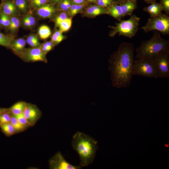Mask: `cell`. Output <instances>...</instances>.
I'll use <instances>...</instances> for the list:
<instances>
[{
  "instance_id": "ba28073f",
  "label": "cell",
  "mask_w": 169,
  "mask_h": 169,
  "mask_svg": "<svg viewBox=\"0 0 169 169\" xmlns=\"http://www.w3.org/2000/svg\"><path fill=\"white\" fill-rule=\"evenodd\" d=\"M19 57L26 62L41 61L45 63L47 62L46 55L43 53L39 47L26 48Z\"/></svg>"
},
{
  "instance_id": "d6a6232c",
  "label": "cell",
  "mask_w": 169,
  "mask_h": 169,
  "mask_svg": "<svg viewBox=\"0 0 169 169\" xmlns=\"http://www.w3.org/2000/svg\"><path fill=\"white\" fill-rule=\"evenodd\" d=\"M69 16L68 12H61L55 19V23L56 27H58L60 23L69 17Z\"/></svg>"
},
{
  "instance_id": "2e32d148",
  "label": "cell",
  "mask_w": 169,
  "mask_h": 169,
  "mask_svg": "<svg viewBox=\"0 0 169 169\" xmlns=\"http://www.w3.org/2000/svg\"><path fill=\"white\" fill-rule=\"evenodd\" d=\"M107 14L120 21L124 17L120 6L117 2L106 8Z\"/></svg>"
},
{
  "instance_id": "e0dca14e",
  "label": "cell",
  "mask_w": 169,
  "mask_h": 169,
  "mask_svg": "<svg viewBox=\"0 0 169 169\" xmlns=\"http://www.w3.org/2000/svg\"><path fill=\"white\" fill-rule=\"evenodd\" d=\"M143 10L148 13L151 18H153L161 15L162 10L159 3L156 2L152 3L143 8Z\"/></svg>"
},
{
  "instance_id": "f546056e",
  "label": "cell",
  "mask_w": 169,
  "mask_h": 169,
  "mask_svg": "<svg viewBox=\"0 0 169 169\" xmlns=\"http://www.w3.org/2000/svg\"><path fill=\"white\" fill-rule=\"evenodd\" d=\"M30 8L34 9L40 7L47 3H49V0H27Z\"/></svg>"
},
{
  "instance_id": "ee69618b",
  "label": "cell",
  "mask_w": 169,
  "mask_h": 169,
  "mask_svg": "<svg viewBox=\"0 0 169 169\" xmlns=\"http://www.w3.org/2000/svg\"><path fill=\"white\" fill-rule=\"evenodd\" d=\"M125 0H118L117 1L119 2H122V1H124Z\"/></svg>"
},
{
  "instance_id": "b9f144b4",
  "label": "cell",
  "mask_w": 169,
  "mask_h": 169,
  "mask_svg": "<svg viewBox=\"0 0 169 169\" xmlns=\"http://www.w3.org/2000/svg\"><path fill=\"white\" fill-rule=\"evenodd\" d=\"M156 0H146L145 1L148 4H151L155 2Z\"/></svg>"
},
{
  "instance_id": "44dd1931",
  "label": "cell",
  "mask_w": 169,
  "mask_h": 169,
  "mask_svg": "<svg viewBox=\"0 0 169 169\" xmlns=\"http://www.w3.org/2000/svg\"><path fill=\"white\" fill-rule=\"evenodd\" d=\"M16 9L19 13H26L30 8L27 0H13Z\"/></svg>"
},
{
  "instance_id": "836d02e7",
  "label": "cell",
  "mask_w": 169,
  "mask_h": 169,
  "mask_svg": "<svg viewBox=\"0 0 169 169\" xmlns=\"http://www.w3.org/2000/svg\"><path fill=\"white\" fill-rule=\"evenodd\" d=\"M116 2L115 0H96L95 4L106 8Z\"/></svg>"
},
{
  "instance_id": "484cf974",
  "label": "cell",
  "mask_w": 169,
  "mask_h": 169,
  "mask_svg": "<svg viewBox=\"0 0 169 169\" xmlns=\"http://www.w3.org/2000/svg\"><path fill=\"white\" fill-rule=\"evenodd\" d=\"M26 43L31 47H39L41 43L39 42L37 36L35 34L29 35L26 40Z\"/></svg>"
},
{
  "instance_id": "f35d334b",
  "label": "cell",
  "mask_w": 169,
  "mask_h": 169,
  "mask_svg": "<svg viewBox=\"0 0 169 169\" xmlns=\"http://www.w3.org/2000/svg\"><path fill=\"white\" fill-rule=\"evenodd\" d=\"M57 36L63 38H65L64 36L63 35L62 33L59 30H57L54 33Z\"/></svg>"
},
{
  "instance_id": "4316f807",
  "label": "cell",
  "mask_w": 169,
  "mask_h": 169,
  "mask_svg": "<svg viewBox=\"0 0 169 169\" xmlns=\"http://www.w3.org/2000/svg\"><path fill=\"white\" fill-rule=\"evenodd\" d=\"M10 123L14 128L16 133L23 131L27 128L21 124L16 117L13 115L11 117Z\"/></svg>"
},
{
  "instance_id": "ac0fdd59",
  "label": "cell",
  "mask_w": 169,
  "mask_h": 169,
  "mask_svg": "<svg viewBox=\"0 0 169 169\" xmlns=\"http://www.w3.org/2000/svg\"><path fill=\"white\" fill-rule=\"evenodd\" d=\"M27 103L23 101L16 102L8 108L9 111L13 115H17L22 113Z\"/></svg>"
},
{
  "instance_id": "4dcf8cb0",
  "label": "cell",
  "mask_w": 169,
  "mask_h": 169,
  "mask_svg": "<svg viewBox=\"0 0 169 169\" xmlns=\"http://www.w3.org/2000/svg\"><path fill=\"white\" fill-rule=\"evenodd\" d=\"M54 46L52 41H50L41 44L39 47L43 53L46 55L53 49Z\"/></svg>"
},
{
  "instance_id": "4fadbf2b",
  "label": "cell",
  "mask_w": 169,
  "mask_h": 169,
  "mask_svg": "<svg viewBox=\"0 0 169 169\" xmlns=\"http://www.w3.org/2000/svg\"><path fill=\"white\" fill-rule=\"evenodd\" d=\"M84 10V14L90 17H95L101 14H107L106 8L96 4L88 6Z\"/></svg>"
},
{
  "instance_id": "603a6c76",
  "label": "cell",
  "mask_w": 169,
  "mask_h": 169,
  "mask_svg": "<svg viewBox=\"0 0 169 169\" xmlns=\"http://www.w3.org/2000/svg\"><path fill=\"white\" fill-rule=\"evenodd\" d=\"M13 39L12 36L0 32V45L10 49Z\"/></svg>"
},
{
  "instance_id": "83f0119b",
  "label": "cell",
  "mask_w": 169,
  "mask_h": 169,
  "mask_svg": "<svg viewBox=\"0 0 169 169\" xmlns=\"http://www.w3.org/2000/svg\"><path fill=\"white\" fill-rule=\"evenodd\" d=\"M72 17H69L62 21L59 25V30L62 33L68 31L71 27Z\"/></svg>"
},
{
  "instance_id": "6da1fadb",
  "label": "cell",
  "mask_w": 169,
  "mask_h": 169,
  "mask_svg": "<svg viewBox=\"0 0 169 169\" xmlns=\"http://www.w3.org/2000/svg\"><path fill=\"white\" fill-rule=\"evenodd\" d=\"M134 51L132 43L124 42L120 44L117 50L110 56L109 70L114 87L120 89L130 85L133 75Z\"/></svg>"
},
{
  "instance_id": "d590c367",
  "label": "cell",
  "mask_w": 169,
  "mask_h": 169,
  "mask_svg": "<svg viewBox=\"0 0 169 169\" xmlns=\"http://www.w3.org/2000/svg\"><path fill=\"white\" fill-rule=\"evenodd\" d=\"M162 11L168 15L169 14V0H160V3Z\"/></svg>"
},
{
  "instance_id": "d4e9b609",
  "label": "cell",
  "mask_w": 169,
  "mask_h": 169,
  "mask_svg": "<svg viewBox=\"0 0 169 169\" xmlns=\"http://www.w3.org/2000/svg\"><path fill=\"white\" fill-rule=\"evenodd\" d=\"M2 131L7 136H9L16 133V131L10 123L0 125Z\"/></svg>"
},
{
  "instance_id": "7a4b0ae2",
  "label": "cell",
  "mask_w": 169,
  "mask_h": 169,
  "mask_svg": "<svg viewBox=\"0 0 169 169\" xmlns=\"http://www.w3.org/2000/svg\"><path fill=\"white\" fill-rule=\"evenodd\" d=\"M97 141L89 135L78 131L73 136L71 145L80 159L79 166L81 168L91 164L98 149Z\"/></svg>"
},
{
  "instance_id": "7dc6e473",
  "label": "cell",
  "mask_w": 169,
  "mask_h": 169,
  "mask_svg": "<svg viewBox=\"0 0 169 169\" xmlns=\"http://www.w3.org/2000/svg\"><path fill=\"white\" fill-rule=\"evenodd\" d=\"M145 2L146 1V0H143Z\"/></svg>"
},
{
  "instance_id": "ffe728a7",
  "label": "cell",
  "mask_w": 169,
  "mask_h": 169,
  "mask_svg": "<svg viewBox=\"0 0 169 169\" xmlns=\"http://www.w3.org/2000/svg\"><path fill=\"white\" fill-rule=\"evenodd\" d=\"M21 21L23 26L28 29L32 28L36 23L35 18L30 13H28L24 15Z\"/></svg>"
},
{
  "instance_id": "9a60e30c",
  "label": "cell",
  "mask_w": 169,
  "mask_h": 169,
  "mask_svg": "<svg viewBox=\"0 0 169 169\" xmlns=\"http://www.w3.org/2000/svg\"><path fill=\"white\" fill-rule=\"evenodd\" d=\"M26 41L23 38L13 39L10 45L11 49L18 57L26 49Z\"/></svg>"
},
{
  "instance_id": "30bf717a",
  "label": "cell",
  "mask_w": 169,
  "mask_h": 169,
  "mask_svg": "<svg viewBox=\"0 0 169 169\" xmlns=\"http://www.w3.org/2000/svg\"><path fill=\"white\" fill-rule=\"evenodd\" d=\"M23 113L31 126L34 125L42 115L41 111L36 105L28 103Z\"/></svg>"
},
{
  "instance_id": "cb8c5ba5",
  "label": "cell",
  "mask_w": 169,
  "mask_h": 169,
  "mask_svg": "<svg viewBox=\"0 0 169 169\" xmlns=\"http://www.w3.org/2000/svg\"><path fill=\"white\" fill-rule=\"evenodd\" d=\"M38 33L41 39H45L49 37L51 35V32L49 27L46 25H44L39 27L38 30Z\"/></svg>"
},
{
  "instance_id": "8992f818",
  "label": "cell",
  "mask_w": 169,
  "mask_h": 169,
  "mask_svg": "<svg viewBox=\"0 0 169 169\" xmlns=\"http://www.w3.org/2000/svg\"><path fill=\"white\" fill-rule=\"evenodd\" d=\"M141 28L146 33L156 30L165 34H169V17L162 13L155 17H150Z\"/></svg>"
},
{
  "instance_id": "f6af8a7d",
  "label": "cell",
  "mask_w": 169,
  "mask_h": 169,
  "mask_svg": "<svg viewBox=\"0 0 169 169\" xmlns=\"http://www.w3.org/2000/svg\"><path fill=\"white\" fill-rule=\"evenodd\" d=\"M128 0L132 1H136L137 0Z\"/></svg>"
},
{
  "instance_id": "bcb514c9",
  "label": "cell",
  "mask_w": 169,
  "mask_h": 169,
  "mask_svg": "<svg viewBox=\"0 0 169 169\" xmlns=\"http://www.w3.org/2000/svg\"><path fill=\"white\" fill-rule=\"evenodd\" d=\"M0 9H1V5H0Z\"/></svg>"
},
{
  "instance_id": "8d00e7d4",
  "label": "cell",
  "mask_w": 169,
  "mask_h": 169,
  "mask_svg": "<svg viewBox=\"0 0 169 169\" xmlns=\"http://www.w3.org/2000/svg\"><path fill=\"white\" fill-rule=\"evenodd\" d=\"M64 38L58 37L53 33L51 37V41L52 42L54 46L57 45Z\"/></svg>"
},
{
  "instance_id": "9c48e42d",
  "label": "cell",
  "mask_w": 169,
  "mask_h": 169,
  "mask_svg": "<svg viewBox=\"0 0 169 169\" xmlns=\"http://www.w3.org/2000/svg\"><path fill=\"white\" fill-rule=\"evenodd\" d=\"M49 167L51 169H80L78 165H73L65 159L60 151L57 152L49 160Z\"/></svg>"
},
{
  "instance_id": "7402d4cb",
  "label": "cell",
  "mask_w": 169,
  "mask_h": 169,
  "mask_svg": "<svg viewBox=\"0 0 169 169\" xmlns=\"http://www.w3.org/2000/svg\"><path fill=\"white\" fill-rule=\"evenodd\" d=\"M10 23L8 29L13 33H16L21 24V21L18 16H10Z\"/></svg>"
},
{
  "instance_id": "52a82bcc",
  "label": "cell",
  "mask_w": 169,
  "mask_h": 169,
  "mask_svg": "<svg viewBox=\"0 0 169 169\" xmlns=\"http://www.w3.org/2000/svg\"><path fill=\"white\" fill-rule=\"evenodd\" d=\"M159 78H169V52H164L151 59Z\"/></svg>"
},
{
  "instance_id": "60d3db41",
  "label": "cell",
  "mask_w": 169,
  "mask_h": 169,
  "mask_svg": "<svg viewBox=\"0 0 169 169\" xmlns=\"http://www.w3.org/2000/svg\"><path fill=\"white\" fill-rule=\"evenodd\" d=\"M8 108H0V115L2 114L4 112L7 111Z\"/></svg>"
},
{
  "instance_id": "c3c4849f",
  "label": "cell",
  "mask_w": 169,
  "mask_h": 169,
  "mask_svg": "<svg viewBox=\"0 0 169 169\" xmlns=\"http://www.w3.org/2000/svg\"><path fill=\"white\" fill-rule=\"evenodd\" d=\"M1 10V9H0V13Z\"/></svg>"
},
{
  "instance_id": "f1b7e54d",
  "label": "cell",
  "mask_w": 169,
  "mask_h": 169,
  "mask_svg": "<svg viewBox=\"0 0 169 169\" xmlns=\"http://www.w3.org/2000/svg\"><path fill=\"white\" fill-rule=\"evenodd\" d=\"M72 4L70 0H62L57 5V10L68 12Z\"/></svg>"
},
{
  "instance_id": "3957f363",
  "label": "cell",
  "mask_w": 169,
  "mask_h": 169,
  "mask_svg": "<svg viewBox=\"0 0 169 169\" xmlns=\"http://www.w3.org/2000/svg\"><path fill=\"white\" fill-rule=\"evenodd\" d=\"M135 59L141 58L152 59L158 55L169 52V41L155 32L148 40L143 41L136 49Z\"/></svg>"
},
{
  "instance_id": "5b68a950",
  "label": "cell",
  "mask_w": 169,
  "mask_h": 169,
  "mask_svg": "<svg viewBox=\"0 0 169 169\" xmlns=\"http://www.w3.org/2000/svg\"><path fill=\"white\" fill-rule=\"evenodd\" d=\"M133 74L148 78H159L152 60L149 58L135 59L134 64Z\"/></svg>"
},
{
  "instance_id": "74e56055",
  "label": "cell",
  "mask_w": 169,
  "mask_h": 169,
  "mask_svg": "<svg viewBox=\"0 0 169 169\" xmlns=\"http://www.w3.org/2000/svg\"><path fill=\"white\" fill-rule=\"evenodd\" d=\"M72 3L74 4H81L86 1V0H70Z\"/></svg>"
},
{
  "instance_id": "d6986e66",
  "label": "cell",
  "mask_w": 169,
  "mask_h": 169,
  "mask_svg": "<svg viewBox=\"0 0 169 169\" xmlns=\"http://www.w3.org/2000/svg\"><path fill=\"white\" fill-rule=\"evenodd\" d=\"M88 2L87 1L81 4H74L71 5L68 12L69 16L72 17L76 14L83 11L88 6Z\"/></svg>"
},
{
  "instance_id": "7c38bea8",
  "label": "cell",
  "mask_w": 169,
  "mask_h": 169,
  "mask_svg": "<svg viewBox=\"0 0 169 169\" xmlns=\"http://www.w3.org/2000/svg\"><path fill=\"white\" fill-rule=\"evenodd\" d=\"M0 5L1 11L9 16H18L19 13L13 0H2Z\"/></svg>"
},
{
  "instance_id": "5bb4252c",
  "label": "cell",
  "mask_w": 169,
  "mask_h": 169,
  "mask_svg": "<svg viewBox=\"0 0 169 169\" xmlns=\"http://www.w3.org/2000/svg\"><path fill=\"white\" fill-rule=\"evenodd\" d=\"M124 17L129 15L131 16L137 7L136 1H132L128 0L119 2Z\"/></svg>"
},
{
  "instance_id": "8fae6325",
  "label": "cell",
  "mask_w": 169,
  "mask_h": 169,
  "mask_svg": "<svg viewBox=\"0 0 169 169\" xmlns=\"http://www.w3.org/2000/svg\"><path fill=\"white\" fill-rule=\"evenodd\" d=\"M35 10L38 17L44 19L52 18L57 11L55 5L50 3L44 4Z\"/></svg>"
},
{
  "instance_id": "7bdbcfd3",
  "label": "cell",
  "mask_w": 169,
  "mask_h": 169,
  "mask_svg": "<svg viewBox=\"0 0 169 169\" xmlns=\"http://www.w3.org/2000/svg\"><path fill=\"white\" fill-rule=\"evenodd\" d=\"M86 1L89 3H95L96 0H86Z\"/></svg>"
},
{
  "instance_id": "e575fe53",
  "label": "cell",
  "mask_w": 169,
  "mask_h": 169,
  "mask_svg": "<svg viewBox=\"0 0 169 169\" xmlns=\"http://www.w3.org/2000/svg\"><path fill=\"white\" fill-rule=\"evenodd\" d=\"M13 115L16 117L18 121L21 124L27 127L28 128L29 126H31V125L28 122L23 113L18 115Z\"/></svg>"
},
{
  "instance_id": "277c9868",
  "label": "cell",
  "mask_w": 169,
  "mask_h": 169,
  "mask_svg": "<svg viewBox=\"0 0 169 169\" xmlns=\"http://www.w3.org/2000/svg\"><path fill=\"white\" fill-rule=\"evenodd\" d=\"M130 18L125 20H121L115 23V26H109L111 30L109 35L113 37L117 34L131 38L136 34L138 30L140 18L135 14L132 15Z\"/></svg>"
},
{
  "instance_id": "ab89813d",
  "label": "cell",
  "mask_w": 169,
  "mask_h": 169,
  "mask_svg": "<svg viewBox=\"0 0 169 169\" xmlns=\"http://www.w3.org/2000/svg\"><path fill=\"white\" fill-rule=\"evenodd\" d=\"M49 3L54 4L57 5L62 0H49Z\"/></svg>"
},
{
  "instance_id": "1f68e13d",
  "label": "cell",
  "mask_w": 169,
  "mask_h": 169,
  "mask_svg": "<svg viewBox=\"0 0 169 169\" xmlns=\"http://www.w3.org/2000/svg\"><path fill=\"white\" fill-rule=\"evenodd\" d=\"M12 115L9 111H7L0 115V125L3 124L10 123Z\"/></svg>"
}]
</instances>
